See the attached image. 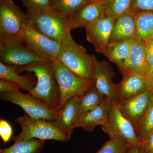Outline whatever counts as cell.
<instances>
[{
	"label": "cell",
	"instance_id": "22",
	"mask_svg": "<svg viewBox=\"0 0 153 153\" xmlns=\"http://www.w3.org/2000/svg\"><path fill=\"white\" fill-rule=\"evenodd\" d=\"M18 67L4 64L0 61V79L13 82L28 92L34 88L35 83L26 76H21L16 71Z\"/></svg>",
	"mask_w": 153,
	"mask_h": 153
},
{
	"label": "cell",
	"instance_id": "24",
	"mask_svg": "<svg viewBox=\"0 0 153 153\" xmlns=\"http://www.w3.org/2000/svg\"><path fill=\"white\" fill-rule=\"evenodd\" d=\"M134 15L137 29L135 40L153 37V12H139L134 13Z\"/></svg>",
	"mask_w": 153,
	"mask_h": 153
},
{
	"label": "cell",
	"instance_id": "16",
	"mask_svg": "<svg viewBox=\"0 0 153 153\" xmlns=\"http://www.w3.org/2000/svg\"><path fill=\"white\" fill-rule=\"evenodd\" d=\"M122 80L116 83L117 101L128 99L147 90V83L144 76L130 72L122 74Z\"/></svg>",
	"mask_w": 153,
	"mask_h": 153
},
{
	"label": "cell",
	"instance_id": "8",
	"mask_svg": "<svg viewBox=\"0 0 153 153\" xmlns=\"http://www.w3.org/2000/svg\"><path fill=\"white\" fill-rule=\"evenodd\" d=\"M110 138L118 137L124 141L128 148L140 146L139 140L132 124L122 114L117 101H111L108 121L102 127Z\"/></svg>",
	"mask_w": 153,
	"mask_h": 153
},
{
	"label": "cell",
	"instance_id": "10",
	"mask_svg": "<svg viewBox=\"0 0 153 153\" xmlns=\"http://www.w3.org/2000/svg\"><path fill=\"white\" fill-rule=\"evenodd\" d=\"M22 36L24 44L39 57L52 62L57 60L61 44L38 33L26 20Z\"/></svg>",
	"mask_w": 153,
	"mask_h": 153
},
{
	"label": "cell",
	"instance_id": "33",
	"mask_svg": "<svg viewBox=\"0 0 153 153\" xmlns=\"http://www.w3.org/2000/svg\"><path fill=\"white\" fill-rule=\"evenodd\" d=\"M22 88L16 83L8 80L0 79V92L20 91Z\"/></svg>",
	"mask_w": 153,
	"mask_h": 153
},
{
	"label": "cell",
	"instance_id": "13",
	"mask_svg": "<svg viewBox=\"0 0 153 153\" xmlns=\"http://www.w3.org/2000/svg\"><path fill=\"white\" fill-rule=\"evenodd\" d=\"M107 0L94 1L86 4L69 16L70 30L86 28L105 13Z\"/></svg>",
	"mask_w": 153,
	"mask_h": 153
},
{
	"label": "cell",
	"instance_id": "30",
	"mask_svg": "<svg viewBox=\"0 0 153 153\" xmlns=\"http://www.w3.org/2000/svg\"><path fill=\"white\" fill-rule=\"evenodd\" d=\"M130 10L134 13L153 12V0H134Z\"/></svg>",
	"mask_w": 153,
	"mask_h": 153
},
{
	"label": "cell",
	"instance_id": "25",
	"mask_svg": "<svg viewBox=\"0 0 153 153\" xmlns=\"http://www.w3.org/2000/svg\"><path fill=\"white\" fill-rule=\"evenodd\" d=\"M140 145L144 142L153 131V97L150 105L135 127Z\"/></svg>",
	"mask_w": 153,
	"mask_h": 153
},
{
	"label": "cell",
	"instance_id": "1",
	"mask_svg": "<svg viewBox=\"0 0 153 153\" xmlns=\"http://www.w3.org/2000/svg\"><path fill=\"white\" fill-rule=\"evenodd\" d=\"M19 72H33L37 77L36 87L28 93L44 101L50 108L57 111L60 102V91L54 76L53 62L35 63L18 67Z\"/></svg>",
	"mask_w": 153,
	"mask_h": 153
},
{
	"label": "cell",
	"instance_id": "4",
	"mask_svg": "<svg viewBox=\"0 0 153 153\" xmlns=\"http://www.w3.org/2000/svg\"><path fill=\"white\" fill-rule=\"evenodd\" d=\"M53 67L54 76L60 91L57 111L69 98L74 96L79 97L94 86L92 79L78 76L58 60L53 61Z\"/></svg>",
	"mask_w": 153,
	"mask_h": 153
},
{
	"label": "cell",
	"instance_id": "6",
	"mask_svg": "<svg viewBox=\"0 0 153 153\" xmlns=\"http://www.w3.org/2000/svg\"><path fill=\"white\" fill-rule=\"evenodd\" d=\"M0 99L21 106L26 114L34 119L44 120L52 123L57 119V111L30 93H23L20 91L1 92Z\"/></svg>",
	"mask_w": 153,
	"mask_h": 153
},
{
	"label": "cell",
	"instance_id": "12",
	"mask_svg": "<svg viewBox=\"0 0 153 153\" xmlns=\"http://www.w3.org/2000/svg\"><path fill=\"white\" fill-rule=\"evenodd\" d=\"M115 75L112 66L108 61L99 60L96 57L93 72L94 86L111 101H117L116 83L112 80Z\"/></svg>",
	"mask_w": 153,
	"mask_h": 153
},
{
	"label": "cell",
	"instance_id": "21",
	"mask_svg": "<svg viewBox=\"0 0 153 153\" xmlns=\"http://www.w3.org/2000/svg\"><path fill=\"white\" fill-rule=\"evenodd\" d=\"M106 98L94 86H93L78 97L77 102L78 117L79 115L95 109Z\"/></svg>",
	"mask_w": 153,
	"mask_h": 153
},
{
	"label": "cell",
	"instance_id": "32",
	"mask_svg": "<svg viewBox=\"0 0 153 153\" xmlns=\"http://www.w3.org/2000/svg\"><path fill=\"white\" fill-rule=\"evenodd\" d=\"M144 40L148 62L150 66L151 72H153V37Z\"/></svg>",
	"mask_w": 153,
	"mask_h": 153
},
{
	"label": "cell",
	"instance_id": "35",
	"mask_svg": "<svg viewBox=\"0 0 153 153\" xmlns=\"http://www.w3.org/2000/svg\"><path fill=\"white\" fill-rule=\"evenodd\" d=\"M146 78L147 83V90L151 92L153 97V72H151Z\"/></svg>",
	"mask_w": 153,
	"mask_h": 153
},
{
	"label": "cell",
	"instance_id": "20",
	"mask_svg": "<svg viewBox=\"0 0 153 153\" xmlns=\"http://www.w3.org/2000/svg\"><path fill=\"white\" fill-rule=\"evenodd\" d=\"M134 41L109 42L105 50L103 55L117 66L121 73L123 71L125 64Z\"/></svg>",
	"mask_w": 153,
	"mask_h": 153
},
{
	"label": "cell",
	"instance_id": "15",
	"mask_svg": "<svg viewBox=\"0 0 153 153\" xmlns=\"http://www.w3.org/2000/svg\"><path fill=\"white\" fill-rule=\"evenodd\" d=\"M136 73L146 77L151 72L147 57L144 40H134L132 44L123 71Z\"/></svg>",
	"mask_w": 153,
	"mask_h": 153
},
{
	"label": "cell",
	"instance_id": "11",
	"mask_svg": "<svg viewBox=\"0 0 153 153\" xmlns=\"http://www.w3.org/2000/svg\"><path fill=\"white\" fill-rule=\"evenodd\" d=\"M115 19L105 13L85 28L87 41L94 47L96 52L103 54L109 43Z\"/></svg>",
	"mask_w": 153,
	"mask_h": 153
},
{
	"label": "cell",
	"instance_id": "29",
	"mask_svg": "<svg viewBox=\"0 0 153 153\" xmlns=\"http://www.w3.org/2000/svg\"><path fill=\"white\" fill-rule=\"evenodd\" d=\"M22 6L29 12L44 10L51 7V0H21Z\"/></svg>",
	"mask_w": 153,
	"mask_h": 153
},
{
	"label": "cell",
	"instance_id": "5",
	"mask_svg": "<svg viewBox=\"0 0 153 153\" xmlns=\"http://www.w3.org/2000/svg\"><path fill=\"white\" fill-rule=\"evenodd\" d=\"M15 121L21 126L22 131L18 135L13 137L14 142L32 138L64 142L70 139L54 126L52 123L44 120L34 119L26 113L15 119Z\"/></svg>",
	"mask_w": 153,
	"mask_h": 153
},
{
	"label": "cell",
	"instance_id": "17",
	"mask_svg": "<svg viewBox=\"0 0 153 153\" xmlns=\"http://www.w3.org/2000/svg\"><path fill=\"white\" fill-rule=\"evenodd\" d=\"M137 34L134 13L129 10L115 19L109 42L134 41Z\"/></svg>",
	"mask_w": 153,
	"mask_h": 153
},
{
	"label": "cell",
	"instance_id": "2",
	"mask_svg": "<svg viewBox=\"0 0 153 153\" xmlns=\"http://www.w3.org/2000/svg\"><path fill=\"white\" fill-rule=\"evenodd\" d=\"M26 21L36 31L61 44L69 32V16L52 7L36 12H27Z\"/></svg>",
	"mask_w": 153,
	"mask_h": 153
},
{
	"label": "cell",
	"instance_id": "9",
	"mask_svg": "<svg viewBox=\"0 0 153 153\" xmlns=\"http://www.w3.org/2000/svg\"><path fill=\"white\" fill-rule=\"evenodd\" d=\"M0 60L6 65L18 67L50 61L39 57L28 49L23 43L22 36L0 42Z\"/></svg>",
	"mask_w": 153,
	"mask_h": 153
},
{
	"label": "cell",
	"instance_id": "3",
	"mask_svg": "<svg viewBox=\"0 0 153 153\" xmlns=\"http://www.w3.org/2000/svg\"><path fill=\"white\" fill-rule=\"evenodd\" d=\"M95 58L87 53L83 46L74 41L69 32L61 42L57 60L78 76L93 80Z\"/></svg>",
	"mask_w": 153,
	"mask_h": 153
},
{
	"label": "cell",
	"instance_id": "23",
	"mask_svg": "<svg viewBox=\"0 0 153 153\" xmlns=\"http://www.w3.org/2000/svg\"><path fill=\"white\" fill-rule=\"evenodd\" d=\"M45 140L27 139L14 142L11 146L1 149L0 153H41Z\"/></svg>",
	"mask_w": 153,
	"mask_h": 153
},
{
	"label": "cell",
	"instance_id": "26",
	"mask_svg": "<svg viewBox=\"0 0 153 153\" xmlns=\"http://www.w3.org/2000/svg\"><path fill=\"white\" fill-rule=\"evenodd\" d=\"M99 0H51V7L68 16L88 3Z\"/></svg>",
	"mask_w": 153,
	"mask_h": 153
},
{
	"label": "cell",
	"instance_id": "36",
	"mask_svg": "<svg viewBox=\"0 0 153 153\" xmlns=\"http://www.w3.org/2000/svg\"><path fill=\"white\" fill-rule=\"evenodd\" d=\"M126 153H141L140 146L135 147L128 148Z\"/></svg>",
	"mask_w": 153,
	"mask_h": 153
},
{
	"label": "cell",
	"instance_id": "18",
	"mask_svg": "<svg viewBox=\"0 0 153 153\" xmlns=\"http://www.w3.org/2000/svg\"><path fill=\"white\" fill-rule=\"evenodd\" d=\"M111 101L105 98L95 109L79 115L75 128H81L84 130L93 132L97 126H106L108 121L109 110Z\"/></svg>",
	"mask_w": 153,
	"mask_h": 153
},
{
	"label": "cell",
	"instance_id": "7",
	"mask_svg": "<svg viewBox=\"0 0 153 153\" xmlns=\"http://www.w3.org/2000/svg\"><path fill=\"white\" fill-rule=\"evenodd\" d=\"M26 14L12 0H0V42L22 37Z\"/></svg>",
	"mask_w": 153,
	"mask_h": 153
},
{
	"label": "cell",
	"instance_id": "19",
	"mask_svg": "<svg viewBox=\"0 0 153 153\" xmlns=\"http://www.w3.org/2000/svg\"><path fill=\"white\" fill-rule=\"evenodd\" d=\"M78 98L77 97L74 96L67 100L61 109L57 111V119L52 123L70 138L75 128V124L78 118Z\"/></svg>",
	"mask_w": 153,
	"mask_h": 153
},
{
	"label": "cell",
	"instance_id": "28",
	"mask_svg": "<svg viewBox=\"0 0 153 153\" xmlns=\"http://www.w3.org/2000/svg\"><path fill=\"white\" fill-rule=\"evenodd\" d=\"M95 153H126L128 147L123 140L118 137L110 138Z\"/></svg>",
	"mask_w": 153,
	"mask_h": 153
},
{
	"label": "cell",
	"instance_id": "34",
	"mask_svg": "<svg viewBox=\"0 0 153 153\" xmlns=\"http://www.w3.org/2000/svg\"><path fill=\"white\" fill-rule=\"evenodd\" d=\"M141 153H153V131L147 139L140 145Z\"/></svg>",
	"mask_w": 153,
	"mask_h": 153
},
{
	"label": "cell",
	"instance_id": "14",
	"mask_svg": "<svg viewBox=\"0 0 153 153\" xmlns=\"http://www.w3.org/2000/svg\"><path fill=\"white\" fill-rule=\"evenodd\" d=\"M148 90L128 99L117 102L119 109L124 116L131 122L134 127L146 111L152 100Z\"/></svg>",
	"mask_w": 153,
	"mask_h": 153
},
{
	"label": "cell",
	"instance_id": "31",
	"mask_svg": "<svg viewBox=\"0 0 153 153\" xmlns=\"http://www.w3.org/2000/svg\"><path fill=\"white\" fill-rule=\"evenodd\" d=\"M13 129L8 122L0 120V136L5 145L13 138Z\"/></svg>",
	"mask_w": 153,
	"mask_h": 153
},
{
	"label": "cell",
	"instance_id": "27",
	"mask_svg": "<svg viewBox=\"0 0 153 153\" xmlns=\"http://www.w3.org/2000/svg\"><path fill=\"white\" fill-rule=\"evenodd\" d=\"M134 0H107L105 13L115 19L130 10Z\"/></svg>",
	"mask_w": 153,
	"mask_h": 153
}]
</instances>
